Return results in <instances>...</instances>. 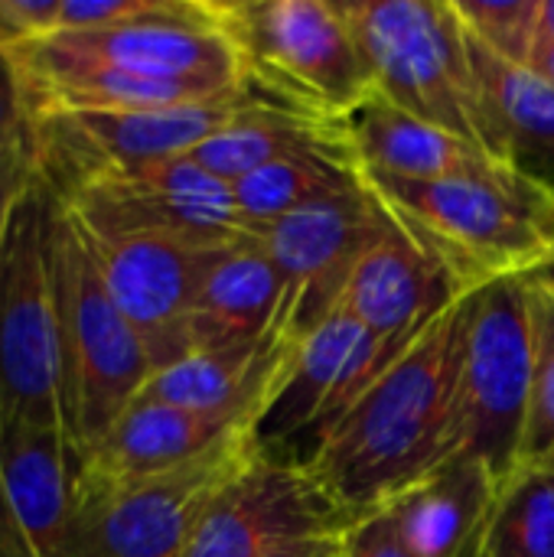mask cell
<instances>
[{"label": "cell", "mask_w": 554, "mask_h": 557, "mask_svg": "<svg viewBox=\"0 0 554 557\" xmlns=\"http://www.w3.org/2000/svg\"><path fill=\"white\" fill-rule=\"evenodd\" d=\"M467 294L441 310L323 431L304 460L349 522L392 506L451 460Z\"/></svg>", "instance_id": "1"}, {"label": "cell", "mask_w": 554, "mask_h": 557, "mask_svg": "<svg viewBox=\"0 0 554 557\" xmlns=\"http://www.w3.org/2000/svg\"><path fill=\"white\" fill-rule=\"evenodd\" d=\"M385 209L460 284L552 274L554 186L513 166L451 180H398L362 170Z\"/></svg>", "instance_id": "2"}, {"label": "cell", "mask_w": 554, "mask_h": 557, "mask_svg": "<svg viewBox=\"0 0 554 557\" xmlns=\"http://www.w3.org/2000/svg\"><path fill=\"white\" fill-rule=\"evenodd\" d=\"M52 277L62 349L65 434L85 460L153 375L150 356L114 307L82 222L56 199Z\"/></svg>", "instance_id": "3"}, {"label": "cell", "mask_w": 554, "mask_h": 557, "mask_svg": "<svg viewBox=\"0 0 554 557\" xmlns=\"http://www.w3.org/2000/svg\"><path fill=\"white\" fill-rule=\"evenodd\" d=\"M343 10L366 62L372 98L490 153L470 36L454 0H343Z\"/></svg>", "instance_id": "4"}, {"label": "cell", "mask_w": 554, "mask_h": 557, "mask_svg": "<svg viewBox=\"0 0 554 557\" xmlns=\"http://www.w3.org/2000/svg\"><path fill=\"white\" fill-rule=\"evenodd\" d=\"M216 13L255 95L333 124H353L372 101V82L343 3L235 0L216 3Z\"/></svg>", "instance_id": "5"}, {"label": "cell", "mask_w": 554, "mask_h": 557, "mask_svg": "<svg viewBox=\"0 0 554 557\" xmlns=\"http://www.w3.org/2000/svg\"><path fill=\"white\" fill-rule=\"evenodd\" d=\"M532 405V310L526 277L496 281L467 294L451 460L483 463L503 486L522 467Z\"/></svg>", "instance_id": "6"}, {"label": "cell", "mask_w": 554, "mask_h": 557, "mask_svg": "<svg viewBox=\"0 0 554 557\" xmlns=\"http://www.w3.org/2000/svg\"><path fill=\"white\" fill-rule=\"evenodd\" d=\"M56 196L36 180L0 242V424L65 431L52 277Z\"/></svg>", "instance_id": "7"}, {"label": "cell", "mask_w": 554, "mask_h": 557, "mask_svg": "<svg viewBox=\"0 0 554 557\" xmlns=\"http://www.w3.org/2000/svg\"><path fill=\"white\" fill-rule=\"evenodd\" d=\"M261 444V434L238 437L196 463L127 483L78 473L75 509L56 557H186L206 506Z\"/></svg>", "instance_id": "8"}, {"label": "cell", "mask_w": 554, "mask_h": 557, "mask_svg": "<svg viewBox=\"0 0 554 557\" xmlns=\"http://www.w3.org/2000/svg\"><path fill=\"white\" fill-rule=\"evenodd\" d=\"M251 98L255 91L225 101L176 108L39 114L29 121L36 176L59 202H65L88 180L108 170L189 157L202 140L222 131Z\"/></svg>", "instance_id": "9"}, {"label": "cell", "mask_w": 554, "mask_h": 557, "mask_svg": "<svg viewBox=\"0 0 554 557\" xmlns=\"http://www.w3.org/2000/svg\"><path fill=\"white\" fill-rule=\"evenodd\" d=\"M62 206L91 235H157L206 248L255 238L232 186L206 173L193 157L108 170Z\"/></svg>", "instance_id": "10"}, {"label": "cell", "mask_w": 554, "mask_h": 557, "mask_svg": "<svg viewBox=\"0 0 554 557\" xmlns=\"http://www.w3.org/2000/svg\"><path fill=\"white\" fill-rule=\"evenodd\" d=\"M349 525L307 463L281 460L261 444L206 506L186 557H261L284 542Z\"/></svg>", "instance_id": "11"}, {"label": "cell", "mask_w": 554, "mask_h": 557, "mask_svg": "<svg viewBox=\"0 0 554 557\" xmlns=\"http://www.w3.org/2000/svg\"><path fill=\"white\" fill-rule=\"evenodd\" d=\"M389 222L385 202L362 176L359 186L304 206L255 235L284 281V307L300 336L340 307L356 261Z\"/></svg>", "instance_id": "12"}, {"label": "cell", "mask_w": 554, "mask_h": 557, "mask_svg": "<svg viewBox=\"0 0 554 557\" xmlns=\"http://www.w3.org/2000/svg\"><path fill=\"white\" fill-rule=\"evenodd\" d=\"M85 235L101 281L144 343L153 372L189 356L196 294L219 248L157 235H91L88 228Z\"/></svg>", "instance_id": "13"}, {"label": "cell", "mask_w": 554, "mask_h": 557, "mask_svg": "<svg viewBox=\"0 0 554 557\" xmlns=\"http://www.w3.org/2000/svg\"><path fill=\"white\" fill-rule=\"evenodd\" d=\"M460 294L470 290H460L451 271L392 215L356 261L340 307L382 343L392 362Z\"/></svg>", "instance_id": "14"}, {"label": "cell", "mask_w": 554, "mask_h": 557, "mask_svg": "<svg viewBox=\"0 0 554 557\" xmlns=\"http://www.w3.org/2000/svg\"><path fill=\"white\" fill-rule=\"evenodd\" d=\"M82 457L65 431L0 424V557H56Z\"/></svg>", "instance_id": "15"}, {"label": "cell", "mask_w": 554, "mask_h": 557, "mask_svg": "<svg viewBox=\"0 0 554 557\" xmlns=\"http://www.w3.org/2000/svg\"><path fill=\"white\" fill-rule=\"evenodd\" d=\"M385 366L389 352L382 343L343 307H333L300 336L284 392L261 428V441L271 444L304 428L323 431L366 392V385Z\"/></svg>", "instance_id": "16"}, {"label": "cell", "mask_w": 554, "mask_h": 557, "mask_svg": "<svg viewBox=\"0 0 554 557\" xmlns=\"http://www.w3.org/2000/svg\"><path fill=\"white\" fill-rule=\"evenodd\" d=\"M261 428L264 421L251 414H199L137 398L85 457L82 476L111 483L160 476L196 463L238 437L261 434Z\"/></svg>", "instance_id": "17"}, {"label": "cell", "mask_w": 554, "mask_h": 557, "mask_svg": "<svg viewBox=\"0 0 554 557\" xmlns=\"http://www.w3.org/2000/svg\"><path fill=\"white\" fill-rule=\"evenodd\" d=\"M284 281L258 238L219 248L196 294L193 352L271 336L284 320Z\"/></svg>", "instance_id": "18"}, {"label": "cell", "mask_w": 554, "mask_h": 557, "mask_svg": "<svg viewBox=\"0 0 554 557\" xmlns=\"http://www.w3.org/2000/svg\"><path fill=\"white\" fill-rule=\"evenodd\" d=\"M470 55L480 82L490 153L500 163L554 186V85L532 65L493 55L473 36Z\"/></svg>", "instance_id": "19"}, {"label": "cell", "mask_w": 554, "mask_h": 557, "mask_svg": "<svg viewBox=\"0 0 554 557\" xmlns=\"http://www.w3.org/2000/svg\"><path fill=\"white\" fill-rule=\"evenodd\" d=\"M496 493L500 483L483 463L454 457L405 490L385 512L411 557H467Z\"/></svg>", "instance_id": "20"}, {"label": "cell", "mask_w": 554, "mask_h": 557, "mask_svg": "<svg viewBox=\"0 0 554 557\" xmlns=\"http://www.w3.org/2000/svg\"><path fill=\"white\" fill-rule=\"evenodd\" d=\"M353 144L362 170L398 180H451L503 166L477 144L379 98L353 117Z\"/></svg>", "instance_id": "21"}, {"label": "cell", "mask_w": 554, "mask_h": 557, "mask_svg": "<svg viewBox=\"0 0 554 557\" xmlns=\"http://www.w3.org/2000/svg\"><path fill=\"white\" fill-rule=\"evenodd\" d=\"M362 183V163L353 144V131L340 140L294 150L268 166L232 183L235 206L251 235L271 222L313 206L320 199L340 196Z\"/></svg>", "instance_id": "22"}, {"label": "cell", "mask_w": 554, "mask_h": 557, "mask_svg": "<svg viewBox=\"0 0 554 557\" xmlns=\"http://www.w3.org/2000/svg\"><path fill=\"white\" fill-rule=\"evenodd\" d=\"M353 131V124H333L284 104H274L255 95L222 131L202 140L189 157L222 183H238L248 173L281 160L294 150L340 140Z\"/></svg>", "instance_id": "23"}, {"label": "cell", "mask_w": 554, "mask_h": 557, "mask_svg": "<svg viewBox=\"0 0 554 557\" xmlns=\"http://www.w3.org/2000/svg\"><path fill=\"white\" fill-rule=\"evenodd\" d=\"M467 557H554V460L509 476Z\"/></svg>", "instance_id": "24"}, {"label": "cell", "mask_w": 554, "mask_h": 557, "mask_svg": "<svg viewBox=\"0 0 554 557\" xmlns=\"http://www.w3.org/2000/svg\"><path fill=\"white\" fill-rule=\"evenodd\" d=\"M532 310V405L522 467L554 457V274L526 277Z\"/></svg>", "instance_id": "25"}, {"label": "cell", "mask_w": 554, "mask_h": 557, "mask_svg": "<svg viewBox=\"0 0 554 557\" xmlns=\"http://www.w3.org/2000/svg\"><path fill=\"white\" fill-rule=\"evenodd\" d=\"M464 29L493 55L529 65L535 49L539 0H454Z\"/></svg>", "instance_id": "26"}, {"label": "cell", "mask_w": 554, "mask_h": 557, "mask_svg": "<svg viewBox=\"0 0 554 557\" xmlns=\"http://www.w3.org/2000/svg\"><path fill=\"white\" fill-rule=\"evenodd\" d=\"M167 0H62L56 16V33H88L121 23L144 20L157 13Z\"/></svg>", "instance_id": "27"}, {"label": "cell", "mask_w": 554, "mask_h": 557, "mask_svg": "<svg viewBox=\"0 0 554 557\" xmlns=\"http://www.w3.org/2000/svg\"><path fill=\"white\" fill-rule=\"evenodd\" d=\"M62 0H0V49L16 52L26 42L56 33Z\"/></svg>", "instance_id": "28"}, {"label": "cell", "mask_w": 554, "mask_h": 557, "mask_svg": "<svg viewBox=\"0 0 554 557\" xmlns=\"http://www.w3.org/2000/svg\"><path fill=\"white\" fill-rule=\"evenodd\" d=\"M36 180L33 140H0V242L10 228L13 209Z\"/></svg>", "instance_id": "29"}, {"label": "cell", "mask_w": 554, "mask_h": 557, "mask_svg": "<svg viewBox=\"0 0 554 557\" xmlns=\"http://www.w3.org/2000/svg\"><path fill=\"white\" fill-rule=\"evenodd\" d=\"M346 557H411L392 516L382 509V512H372L359 522L349 525L346 532Z\"/></svg>", "instance_id": "30"}, {"label": "cell", "mask_w": 554, "mask_h": 557, "mask_svg": "<svg viewBox=\"0 0 554 557\" xmlns=\"http://www.w3.org/2000/svg\"><path fill=\"white\" fill-rule=\"evenodd\" d=\"M0 140H29V114L10 52L0 49Z\"/></svg>", "instance_id": "31"}, {"label": "cell", "mask_w": 554, "mask_h": 557, "mask_svg": "<svg viewBox=\"0 0 554 557\" xmlns=\"http://www.w3.org/2000/svg\"><path fill=\"white\" fill-rule=\"evenodd\" d=\"M346 532L349 529L294 539V542H284L261 557H346Z\"/></svg>", "instance_id": "32"}, {"label": "cell", "mask_w": 554, "mask_h": 557, "mask_svg": "<svg viewBox=\"0 0 554 557\" xmlns=\"http://www.w3.org/2000/svg\"><path fill=\"white\" fill-rule=\"evenodd\" d=\"M549 49H554V0H539V13H535V49H532V55L549 52Z\"/></svg>", "instance_id": "33"}, {"label": "cell", "mask_w": 554, "mask_h": 557, "mask_svg": "<svg viewBox=\"0 0 554 557\" xmlns=\"http://www.w3.org/2000/svg\"><path fill=\"white\" fill-rule=\"evenodd\" d=\"M545 82H552L554 85V49H549V52H539V55H532V62H529Z\"/></svg>", "instance_id": "34"}, {"label": "cell", "mask_w": 554, "mask_h": 557, "mask_svg": "<svg viewBox=\"0 0 554 557\" xmlns=\"http://www.w3.org/2000/svg\"><path fill=\"white\" fill-rule=\"evenodd\" d=\"M552 460H554V457H552ZM542 463H545V460H542Z\"/></svg>", "instance_id": "35"}]
</instances>
